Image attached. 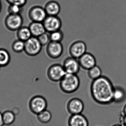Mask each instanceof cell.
I'll return each mask as SVG.
<instances>
[{
  "label": "cell",
  "instance_id": "cell-5",
  "mask_svg": "<svg viewBox=\"0 0 126 126\" xmlns=\"http://www.w3.org/2000/svg\"><path fill=\"white\" fill-rule=\"evenodd\" d=\"M42 47L37 38L32 36L25 41L24 52L28 56L34 57L40 53Z\"/></svg>",
  "mask_w": 126,
  "mask_h": 126
},
{
  "label": "cell",
  "instance_id": "cell-23",
  "mask_svg": "<svg viewBox=\"0 0 126 126\" xmlns=\"http://www.w3.org/2000/svg\"><path fill=\"white\" fill-rule=\"evenodd\" d=\"M24 48L25 42L19 39L15 40L12 44V49L16 53H21L24 52Z\"/></svg>",
  "mask_w": 126,
  "mask_h": 126
},
{
  "label": "cell",
  "instance_id": "cell-34",
  "mask_svg": "<svg viewBox=\"0 0 126 126\" xmlns=\"http://www.w3.org/2000/svg\"></svg>",
  "mask_w": 126,
  "mask_h": 126
},
{
  "label": "cell",
  "instance_id": "cell-10",
  "mask_svg": "<svg viewBox=\"0 0 126 126\" xmlns=\"http://www.w3.org/2000/svg\"><path fill=\"white\" fill-rule=\"evenodd\" d=\"M87 49L85 42L81 40L75 41L70 45L69 54L71 57L78 59L87 52Z\"/></svg>",
  "mask_w": 126,
  "mask_h": 126
},
{
  "label": "cell",
  "instance_id": "cell-14",
  "mask_svg": "<svg viewBox=\"0 0 126 126\" xmlns=\"http://www.w3.org/2000/svg\"><path fill=\"white\" fill-rule=\"evenodd\" d=\"M68 126H89L88 120L82 114L70 115L67 121Z\"/></svg>",
  "mask_w": 126,
  "mask_h": 126
},
{
  "label": "cell",
  "instance_id": "cell-22",
  "mask_svg": "<svg viewBox=\"0 0 126 126\" xmlns=\"http://www.w3.org/2000/svg\"><path fill=\"white\" fill-rule=\"evenodd\" d=\"M3 121L5 125H10L13 123L15 121V114L11 111H7L2 114Z\"/></svg>",
  "mask_w": 126,
  "mask_h": 126
},
{
  "label": "cell",
  "instance_id": "cell-31",
  "mask_svg": "<svg viewBox=\"0 0 126 126\" xmlns=\"http://www.w3.org/2000/svg\"><path fill=\"white\" fill-rule=\"evenodd\" d=\"M1 8H2V6H1V2L0 0V13L1 11Z\"/></svg>",
  "mask_w": 126,
  "mask_h": 126
},
{
  "label": "cell",
  "instance_id": "cell-11",
  "mask_svg": "<svg viewBox=\"0 0 126 126\" xmlns=\"http://www.w3.org/2000/svg\"><path fill=\"white\" fill-rule=\"evenodd\" d=\"M46 52L47 55L50 58L57 59L63 54V47L61 43L50 41L46 45Z\"/></svg>",
  "mask_w": 126,
  "mask_h": 126
},
{
  "label": "cell",
  "instance_id": "cell-32",
  "mask_svg": "<svg viewBox=\"0 0 126 126\" xmlns=\"http://www.w3.org/2000/svg\"><path fill=\"white\" fill-rule=\"evenodd\" d=\"M112 126H122L120 124H115V125H113Z\"/></svg>",
  "mask_w": 126,
  "mask_h": 126
},
{
  "label": "cell",
  "instance_id": "cell-3",
  "mask_svg": "<svg viewBox=\"0 0 126 126\" xmlns=\"http://www.w3.org/2000/svg\"><path fill=\"white\" fill-rule=\"evenodd\" d=\"M48 103L46 99L40 95L32 98L29 102V108L31 112L37 115L47 108Z\"/></svg>",
  "mask_w": 126,
  "mask_h": 126
},
{
  "label": "cell",
  "instance_id": "cell-26",
  "mask_svg": "<svg viewBox=\"0 0 126 126\" xmlns=\"http://www.w3.org/2000/svg\"><path fill=\"white\" fill-rule=\"evenodd\" d=\"M37 38L43 46H46L50 41L49 33L47 32L41 35Z\"/></svg>",
  "mask_w": 126,
  "mask_h": 126
},
{
  "label": "cell",
  "instance_id": "cell-13",
  "mask_svg": "<svg viewBox=\"0 0 126 126\" xmlns=\"http://www.w3.org/2000/svg\"><path fill=\"white\" fill-rule=\"evenodd\" d=\"M80 68L88 70L96 65V58L92 54L86 52L78 59Z\"/></svg>",
  "mask_w": 126,
  "mask_h": 126
},
{
  "label": "cell",
  "instance_id": "cell-33",
  "mask_svg": "<svg viewBox=\"0 0 126 126\" xmlns=\"http://www.w3.org/2000/svg\"></svg>",
  "mask_w": 126,
  "mask_h": 126
},
{
  "label": "cell",
  "instance_id": "cell-12",
  "mask_svg": "<svg viewBox=\"0 0 126 126\" xmlns=\"http://www.w3.org/2000/svg\"><path fill=\"white\" fill-rule=\"evenodd\" d=\"M63 66L66 74H77L80 68L78 59L71 56L65 58Z\"/></svg>",
  "mask_w": 126,
  "mask_h": 126
},
{
  "label": "cell",
  "instance_id": "cell-20",
  "mask_svg": "<svg viewBox=\"0 0 126 126\" xmlns=\"http://www.w3.org/2000/svg\"><path fill=\"white\" fill-rule=\"evenodd\" d=\"M10 55L8 51L3 48H0V67H5L10 61Z\"/></svg>",
  "mask_w": 126,
  "mask_h": 126
},
{
  "label": "cell",
  "instance_id": "cell-15",
  "mask_svg": "<svg viewBox=\"0 0 126 126\" xmlns=\"http://www.w3.org/2000/svg\"><path fill=\"white\" fill-rule=\"evenodd\" d=\"M44 7L47 16H58L61 10V7L59 3L52 0L47 1Z\"/></svg>",
  "mask_w": 126,
  "mask_h": 126
},
{
  "label": "cell",
  "instance_id": "cell-2",
  "mask_svg": "<svg viewBox=\"0 0 126 126\" xmlns=\"http://www.w3.org/2000/svg\"><path fill=\"white\" fill-rule=\"evenodd\" d=\"M80 83V78L77 74H66L59 82V87L64 93L71 94L78 90Z\"/></svg>",
  "mask_w": 126,
  "mask_h": 126
},
{
  "label": "cell",
  "instance_id": "cell-16",
  "mask_svg": "<svg viewBox=\"0 0 126 126\" xmlns=\"http://www.w3.org/2000/svg\"><path fill=\"white\" fill-rule=\"evenodd\" d=\"M28 27L33 37H37L46 32L43 22L32 21Z\"/></svg>",
  "mask_w": 126,
  "mask_h": 126
},
{
  "label": "cell",
  "instance_id": "cell-17",
  "mask_svg": "<svg viewBox=\"0 0 126 126\" xmlns=\"http://www.w3.org/2000/svg\"><path fill=\"white\" fill-rule=\"evenodd\" d=\"M126 98V91L120 86L114 87L113 93V102L117 104L123 103Z\"/></svg>",
  "mask_w": 126,
  "mask_h": 126
},
{
  "label": "cell",
  "instance_id": "cell-18",
  "mask_svg": "<svg viewBox=\"0 0 126 126\" xmlns=\"http://www.w3.org/2000/svg\"><path fill=\"white\" fill-rule=\"evenodd\" d=\"M16 31V36L18 39L24 42L32 37L29 27L22 26Z\"/></svg>",
  "mask_w": 126,
  "mask_h": 126
},
{
  "label": "cell",
  "instance_id": "cell-4",
  "mask_svg": "<svg viewBox=\"0 0 126 126\" xmlns=\"http://www.w3.org/2000/svg\"><path fill=\"white\" fill-rule=\"evenodd\" d=\"M66 73L63 65L54 64L50 65L46 71V75L48 79L53 82H60Z\"/></svg>",
  "mask_w": 126,
  "mask_h": 126
},
{
  "label": "cell",
  "instance_id": "cell-7",
  "mask_svg": "<svg viewBox=\"0 0 126 126\" xmlns=\"http://www.w3.org/2000/svg\"><path fill=\"white\" fill-rule=\"evenodd\" d=\"M84 108L83 102L77 97L70 98L67 101L66 105V109L70 115L82 114Z\"/></svg>",
  "mask_w": 126,
  "mask_h": 126
},
{
  "label": "cell",
  "instance_id": "cell-9",
  "mask_svg": "<svg viewBox=\"0 0 126 126\" xmlns=\"http://www.w3.org/2000/svg\"><path fill=\"white\" fill-rule=\"evenodd\" d=\"M28 15L32 22H43L47 16L44 7L38 5L32 7L28 11Z\"/></svg>",
  "mask_w": 126,
  "mask_h": 126
},
{
  "label": "cell",
  "instance_id": "cell-30",
  "mask_svg": "<svg viewBox=\"0 0 126 126\" xmlns=\"http://www.w3.org/2000/svg\"><path fill=\"white\" fill-rule=\"evenodd\" d=\"M123 112L126 115V104H125L123 109Z\"/></svg>",
  "mask_w": 126,
  "mask_h": 126
},
{
  "label": "cell",
  "instance_id": "cell-28",
  "mask_svg": "<svg viewBox=\"0 0 126 126\" xmlns=\"http://www.w3.org/2000/svg\"><path fill=\"white\" fill-rule=\"evenodd\" d=\"M120 124L122 126H126V115L122 112L119 118Z\"/></svg>",
  "mask_w": 126,
  "mask_h": 126
},
{
  "label": "cell",
  "instance_id": "cell-29",
  "mask_svg": "<svg viewBox=\"0 0 126 126\" xmlns=\"http://www.w3.org/2000/svg\"><path fill=\"white\" fill-rule=\"evenodd\" d=\"M4 123L3 121V117H2V114L0 112V126H3Z\"/></svg>",
  "mask_w": 126,
  "mask_h": 126
},
{
  "label": "cell",
  "instance_id": "cell-6",
  "mask_svg": "<svg viewBox=\"0 0 126 126\" xmlns=\"http://www.w3.org/2000/svg\"><path fill=\"white\" fill-rule=\"evenodd\" d=\"M23 22L21 15L9 14L4 19V23L7 29L11 31H17L22 26Z\"/></svg>",
  "mask_w": 126,
  "mask_h": 126
},
{
  "label": "cell",
  "instance_id": "cell-25",
  "mask_svg": "<svg viewBox=\"0 0 126 126\" xmlns=\"http://www.w3.org/2000/svg\"><path fill=\"white\" fill-rule=\"evenodd\" d=\"M23 7L16 4H9L7 8L9 14L21 15L23 10Z\"/></svg>",
  "mask_w": 126,
  "mask_h": 126
},
{
  "label": "cell",
  "instance_id": "cell-27",
  "mask_svg": "<svg viewBox=\"0 0 126 126\" xmlns=\"http://www.w3.org/2000/svg\"><path fill=\"white\" fill-rule=\"evenodd\" d=\"M9 4H16L23 7L27 2V0H6Z\"/></svg>",
  "mask_w": 126,
  "mask_h": 126
},
{
  "label": "cell",
  "instance_id": "cell-8",
  "mask_svg": "<svg viewBox=\"0 0 126 126\" xmlns=\"http://www.w3.org/2000/svg\"><path fill=\"white\" fill-rule=\"evenodd\" d=\"M46 32L50 33L61 30L62 22L58 16H47L43 22Z\"/></svg>",
  "mask_w": 126,
  "mask_h": 126
},
{
  "label": "cell",
  "instance_id": "cell-24",
  "mask_svg": "<svg viewBox=\"0 0 126 126\" xmlns=\"http://www.w3.org/2000/svg\"><path fill=\"white\" fill-rule=\"evenodd\" d=\"M50 41L61 43L64 38V34L61 30L49 33Z\"/></svg>",
  "mask_w": 126,
  "mask_h": 126
},
{
  "label": "cell",
  "instance_id": "cell-1",
  "mask_svg": "<svg viewBox=\"0 0 126 126\" xmlns=\"http://www.w3.org/2000/svg\"><path fill=\"white\" fill-rule=\"evenodd\" d=\"M114 89L111 80L102 75L91 83L90 95L96 103L103 106L110 105L113 103Z\"/></svg>",
  "mask_w": 126,
  "mask_h": 126
},
{
  "label": "cell",
  "instance_id": "cell-19",
  "mask_svg": "<svg viewBox=\"0 0 126 126\" xmlns=\"http://www.w3.org/2000/svg\"><path fill=\"white\" fill-rule=\"evenodd\" d=\"M52 114L50 111L46 109L37 115L38 121L42 124L49 123L52 119Z\"/></svg>",
  "mask_w": 126,
  "mask_h": 126
},
{
  "label": "cell",
  "instance_id": "cell-21",
  "mask_svg": "<svg viewBox=\"0 0 126 126\" xmlns=\"http://www.w3.org/2000/svg\"><path fill=\"white\" fill-rule=\"evenodd\" d=\"M102 71L99 66L96 65L87 70V75L90 79L93 81L102 76Z\"/></svg>",
  "mask_w": 126,
  "mask_h": 126
}]
</instances>
